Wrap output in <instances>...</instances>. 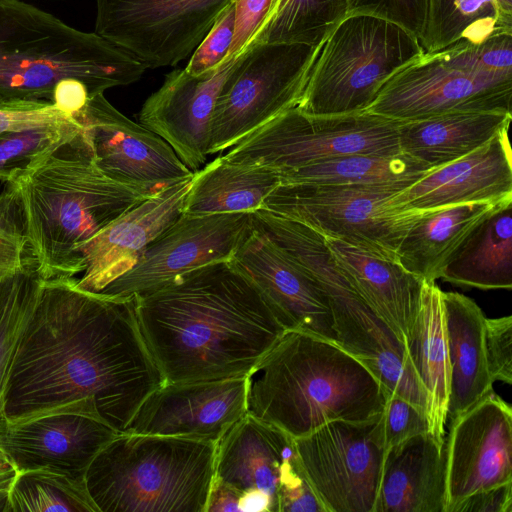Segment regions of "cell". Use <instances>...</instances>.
<instances>
[{"mask_svg": "<svg viewBox=\"0 0 512 512\" xmlns=\"http://www.w3.org/2000/svg\"><path fill=\"white\" fill-rule=\"evenodd\" d=\"M75 280H43L8 374L4 418L86 401L123 433L164 381L140 332L134 297L84 291Z\"/></svg>", "mask_w": 512, "mask_h": 512, "instance_id": "cell-1", "label": "cell"}, {"mask_svg": "<svg viewBox=\"0 0 512 512\" xmlns=\"http://www.w3.org/2000/svg\"><path fill=\"white\" fill-rule=\"evenodd\" d=\"M134 307L164 383L246 376L287 331L232 259L136 296Z\"/></svg>", "mask_w": 512, "mask_h": 512, "instance_id": "cell-2", "label": "cell"}, {"mask_svg": "<svg viewBox=\"0 0 512 512\" xmlns=\"http://www.w3.org/2000/svg\"><path fill=\"white\" fill-rule=\"evenodd\" d=\"M43 280L84 271L83 247L117 217L154 195L109 177L82 132L50 150L10 182Z\"/></svg>", "mask_w": 512, "mask_h": 512, "instance_id": "cell-3", "label": "cell"}, {"mask_svg": "<svg viewBox=\"0 0 512 512\" xmlns=\"http://www.w3.org/2000/svg\"><path fill=\"white\" fill-rule=\"evenodd\" d=\"M246 379L247 414L294 439L335 420H372L387 392L339 344L299 330H287Z\"/></svg>", "mask_w": 512, "mask_h": 512, "instance_id": "cell-4", "label": "cell"}, {"mask_svg": "<svg viewBox=\"0 0 512 512\" xmlns=\"http://www.w3.org/2000/svg\"><path fill=\"white\" fill-rule=\"evenodd\" d=\"M146 68L95 32L69 26L20 0H0V106L50 101L56 84L82 81L90 94L126 86Z\"/></svg>", "mask_w": 512, "mask_h": 512, "instance_id": "cell-5", "label": "cell"}, {"mask_svg": "<svg viewBox=\"0 0 512 512\" xmlns=\"http://www.w3.org/2000/svg\"><path fill=\"white\" fill-rule=\"evenodd\" d=\"M217 443L119 433L95 456L85 486L97 512H205Z\"/></svg>", "mask_w": 512, "mask_h": 512, "instance_id": "cell-6", "label": "cell"}, {"mask_svg": "<svg viewBox=\"0 0 512 512\" xmlns=\"http://www.w3.org/2000/svg\"><path fill=\"white\" fill-rule=\"evenodd\" d=\"M423 53L404 27L349 13L320 43L297 108L311 115L364 112L386 81Z\"/></svg>", "mask_w": 512, "mask_h": 512, "instance_id": "cell-7", "label": "cell"}, {"mask_svg": "<svg viewBox=\"0 0 512 512\" xmlns=\"http://www.w3.org/2000/svg\"><path fill=\"white\" fill-rule=\"evenodd\" d=\"M512 74L489 70L479 44L423 53L382 86L364 112L409 120L458 111L511 112Z\"/></svg>", "mask_w": 512, "mask_h": 512, "instance_id": "cell-8", "label": "cell"}, {"mask_svg": "<svg viewBox=\"0 0 512 512\" xmlns=\"http://www.w3.org/2000/svg\"><path fill=\"white\" fill-rule=\"evenodd\" d=\"M386 186L280 183L262 208L305 224L374 256L397 261L411 226L427 210H403Z\"/></svg>", "mask_w": 512, "mask_h": 512, "instance_id": "cell-9", "label": "cell"}, {"mask_svg": "<svg viewBox=\"0 0 512 512\" xmlns=\"http://www.w3.org/2000/svg\"><path fill=\"white\" fill-rule=\"evenodd\" d=\"M398 122L368 112L311 115L294 107L247 135L222 158L283 173L350 154H395L401 152Z\"/></svg>", "mask_w": 512, "mask_h": 512, "instance_id": "cell-10", "label": "cell"}, {"mask_svg": "<svg viewBox=\"0 0 512 512\" xmlns=\"http://www.w3.org/2000/svg\"><path fill=\"white\" fill-rule=\"evenodd\" d=\"M319 45L261 43L240 55L216 101L208 155L297 107Z\"/></svg>", "mask_w": 512, "mask_h": 512, "instance_id": "cell-11", "label": "cell"}, {"mask_svg": "<svg viewBox=\"0 0 512 512\" xmlns=\"http://www.w3.org/2000/svg\"><path fill=\"white\" fill-rule=\"evenodd\" d=\"M214 479L267 497L272 512H326L302 469L295 439L245 414L218 441Z\"/></svg>", "mask_w": 512, "mask_h": 512, "instance_id": "cell-12", "label": "cell"}, {"mask_svg": "<svg viewBox=\"0 0 512 512\" xmlns=\"http://www.w3.org/2000/svg\"><path fill=\"white\" fill-rule=\"evenodd\" d=\"M380 415L331 421L295 439L304 474L326 512H373L385 455Z\"/></svg>", "mask_w": 512, "mask_h": 512, "instance_id": "cell-13", "label": "cell"}, {"mask_svg": "<svg viewBox=\"0 0 512 512\" xmlns=\"http://www.w3.org/2000/svg\"><path fill=\"white\" fill-rule=\"evenodd\" d=\"M94 32L146 69L175 66L232 0H95Z\"/></svg>", "mask_w": 512, "mask_h": 512, "instance_id": "cell-14", "label": "cell"}, {"mask_svg": "<svg viewBox=\"0 0 512 512\" xmlns=\"http://www.w3.org/2000/svg\"><path fill=\"white\" fill-rule=\"evenodd\" d=\"M253 230L252 213L183 214L101 294L133 298L209 263L232 259Z\"/></svg>", "mask_w": 512, "mask_h": 512, "instance_id": "cell-15", "label": "cell"}, {"mask_svg": "<svg viewBox=\"0 0 512 512\" xmlns=\"http://www.w3.org/2000/svg\"><path fill=\"white\" fill-rule=\"evenodd\" d=\"M74 117L97 165L116 181L156 194L194 175L164 139L121 113L102 92L91 94Z\"/></svg>", "mask_w": 512, "mask_h": 512, "instance_id": "cell-16", "label": "cell"}, {"mask_svg": "<svg viewBox=\"0 0 512 512\" xmlns=\"http://www.w3.org/2000/svg\"><path fill=\"white\" fill-rule=\"evenodd\" d=\"M119 433L91 404L76 401L0 426V448L18 472L48 469L85 481L99 451Z\"/></svg>", "mask_w": 512, "mask_h": 512, "instance_id": "cell-17", "label": "cell"}, {"mask_svg": "<svg viewBox=\"0 0 512 512\" xmlns=\"http://www.w3.org/2000/svg\"><path fill=\"white\" fill-rule=\"evenodd\" d=\"M445 507L512 482V407L492 392L449 423L444 444Z\"/></svg>", "mask_w": 512, "mask_h": 512, "instance_id": "cell-18", "label": "cell"}, {"mask_svg": "<svg viewBox=\"0 0 512 512\" xmlns=\"http://www.w3.org/2000/svg\"><path fill=\"white\" fill-rule=\"evenodd\" d=\"M246 391V376L163 383L144 400L124 432L218 443L247 413Z\"/></svg>", "mask_w": 512, "mask_h": 512, "instance_id": "cell-19", "label": "cell"}, {"mask_svg": "<svg viewBox=\"0 0 512 512\" xmlns=\"http://www.w3.org/2000/svg\"><path fill=\"white\" fill-rule=\"evenodd\" d=\"M238 58L200 76L172 70L138 113L139 123L164 139L192 172L206 161L216 101Z\"/></svg>", "mask_w": 512, "mask_h": 512, "instance_id": "cell-20", "label": "cell"}, {"mask_svg": "<svg viewBox=\"0 0 512 512\" xmlns=\"http://www.w3.org/2000/svg\"><path fill=\"white\" fill-rule=\"evenodd\" d=\"M287 330L336 342L327 295L316 280L254 226L232 257Z\"/></svg>", "mask_w": 512, "mask_h": 512, "instance_id": "cell-21", "label": "cell"}, {"mask_svg": "<svg viewBox=\"0 0 512 512\" xmlns=\"http://www.w3.org/2000/svg\"><path fill=\"white\" fill-rule=\"evenodd\" d=\"M192 178L148 197L88 240L83 247L85 268L76 286L99 293L128 272L148 245L182 215Z\"/></svg>", "mask_w": 512, "mask_h": 512, "instance_id": "cell-22", "label": "cell"}, {"mask_svg": "<svg viewBox=\"0 0 512 512\" xmlns=\"http://www.w3.org/2000/svg\"><path fill=\"white\" fill-rule=\"evenodd\" d=\"M504 129L486 144L431 170L402 190L395 202L403 210H433L450 205L512 200V159Z\"/></svg>", "mask_w": 512, "mask_h": 512, "instance_id": "cell-23", "label": "cell"}, {"mask_svg": "<svg viewBox=\"0 0 512 512\" xmlns=\"http://www.w3.org/2000/svg\"><path fill=\"white\" fill-rule=\"evenodd\" d=\"M324 237L332 258L352 286L406 347L420 308L424 281L397 261Z\"/></svg>", "mask_w": 512, "mask_h": 512, "instance_id": "cell-24", "label": "cell"}, {"mask_svg": "<svg viewBox=\"0 0 512 512\" xmlns=\"http://www.w3.org/2000/svg\"><path fill=\"white\" fill-rule=\"evenodd\" d=\"M444 445L429 432L385 451L373 512H444Z\"/></svg>", "mask_w": 512, "mask_h": 512, "instance_id": "cell-25", "label": "cell"}, {"mask_svg": "<svg viewBox=\"0 0 512 512\" xmlns=\"http://www.w3.org/2000/svg\"><path fill=\"white\" fill-rule=\"evenodd\" d=\"M451 367L449 423L493 392L485 351V316L471 298L443 292Z\"/></svg>", "mask_w": 512, "mask_h": 512, "instance_id": "cell-26", "label": "cell"}, {"mask_svg": "<svg viewBox=\"0 0 512 512\" xmlns=\"http://www.w3.org/2000/svg\"><path fill=\"white\" fill-rule=\"evenodd\" d=\"M511 119L507 112L458 111L399 120V148L436 169L486 144L509 128Z\"/></svg>", "mask_w": 512, "mask_h": 512, "instance_id": "cell-27", "label": "cell"}, {"mask_svg": "<svg viewBox=\"0 0 512 512\" xmlns=\"http://www.w3.org/2000/svg\"><path fill=\"white\" fill-rule=\"evenodd\" d=\"M510 203L474 202L427 210L401 241L397 262L424 282H435L477 226Z\"/></svg>", "mask_w": 512, "mask_h": 512, "instance_id": "cell-28", "label": "cell"}, {"mask_svg": "<svg viewBox=\"0 0 512 512\" xmlns=\"http://www.w3.org/2000/svg\"><path fill=\"white\" fill-rule=\"evenodd\" d=\"M406 349L427 393L429 433L444 445L451 367L442 290L435 282H424L420 308Z\"/></svg>", "mask_w": 512, "mask_h": 512, "instance_id": "cell-29", "label": "cell"}, {"mask_svg": "<svg viewBox=\"0 0 512 512\" xmlns=\"http://www.w3.org/2000/svg\"><path fill=\"white\" fill-rule=\"evenodd\" d=\"M281 183L267 166L230 162L219 156L194 172L183 214L253 213Z\"/></svg>", "mask_w": 512, "mask_h": 512, "instance_id": "cell-30", "label": "cell"}, {"mask_svg": "<svg viewBox=\"0 0 512 512\" xmlns=\"http://www.w3.org/2000/svg\"><path fill=\"white\" fill-rule=\"evenodd\" d=\"M512 203L485 219L469 235L441 278L459 287L512 288Z\"/></svg>", "mask_w": 512, "mask_h": 512, "instance_id": "cell-31", "label": "cell"}, {"mask_svg": "<svg viewBox=\"0 0 512 512\" xmlns=\"http://www.w3.org/2000/svg\"><path fill=\"white\" fill-rule=\"evenodd\" d=\"M512 33V0H428L424 53Z\"/></svg>", "mask_w": 512, "mask_h": 512, "instance_id": "cell-32", "label": "cell"}, {"mask_svg": "<svg viewBox=\"0 0 512 512\" xmlns=\"http://www.w3.org/2000/svg\"><path fill=\"white\" fill-rule=\"evenodd\" d=\"M433 169L402 152L356 153L280 174L281 183L386 186L405 189Z\"/></svg>", "mask_w": 512, "mask_h": 512, "instance_id": "cell-33", "label": "cell"}, {"mask_svg": "<svg viewBox=\"0 0 512 512\" xmlns=\"http://www.w3.org/2000/svg\"><path fill=\"white\" fill-rule=\"evenodd\" d=\"M348 13V0H275L249 47L261 43L318 46Z\"/></svg>", "mask_w": 512, "mask_h": 512, "instance_id": "cell-34", "label": "cell"}, {"mask_svg": "<svg viewBox=\"0 0 512 512\" xmlns=\"http://www.w3.org/2000/svg\"><path fill=\"white\" fill-rule=\"evenodd\" d=\"M9 501L11 512H97L85 481L48 469L18 472Z\"/></svg>", "mask_w": 512, "mask_h": 512, "instance_id": "cell-35", "label": "cell"}, {"mask_svg": "<svg viewBox=\"0 0 512 512\" xmlns=\"http://www.w3.org/2000/svg\"><path fill=\"white\" fill-rule=\"evenodd\" d=\"M42 283L36 262L0 281V426L5 420L4 391L10 367Z\"/></svg>", "mask_w": 512, "mask_h": 512, "instance_id": "cell-36", "label": "cell"}, {"mask_svg": "<svg viewBox=\"0 0 512 512\" xmlns=\"http://www.w3.org/2000/svg\"><path fill=\"white\" fill-rule=\"evenodd\" d=\"M81 132V124H74L0 133V181L10 182L36 158Z\"/></svg>", "mask_w": 512, "mask_h": 512, "instance_id": "cell-37", "label": "cell"}, {"mask_svg": "<svg viewBox=\"0 0 512 512\" xmlns=\"http://www.w3.org/2000/svg\"><path fill=\"white\" fill-rule=\"evenodd\" d=\"M34 262L18 194L10 183H6L0 193V278Z\"/></svg>", "mask_w": 512, "mask_h": 512, "instance_id": "cell-38", "label": "cell"}, {"mask_svg": "<svg viewBox=\"0 0 512 512\" xmlns=\"http://www.w3.org/2000/svg\"><path fill=\"white\" fill-rule=\"evenodd\" d=\"M385 451L416 435L429 432L427 414L401 396L386 392L380 415Z\"/></svg>", "mask_w": 512, "mask_h": 512, "instance_id": "cell-39", "label": "cell"}, {"mask_svg": "<svg viewBox=\"0 0 512 512\" xmlns=\"http://www.w3.org/2000/svg\"><path fill=\"white\" fill-rule=\"evenodd\" d=\"M234 31L233 0L224 8L192 53L185 70L200 76L217 70L226 62Z\"/></svg>", "mask_w": 512, "mask_h": 512, "instance_id": "cell-40", "label": "cell"}, {"mask_svg": "<svg viewBox=\"0 0 512 512\" xmlns=\"http://www.w3.org/2000/svg\"><path fill=\"white\" fill-rule=\"evenodd\" d=\"M80 124L50 101L19 102L0 106V133Z\"/></svg>", "mask_w": 512, "mask_h": 512, "instance_id": "cell-41", "label": "cell"}, {"mask_svg": "<svg viewBox=\"0 0 512 512\" xmlns=\"http://www.w3.org/2000/svg\"><path fill=\"white\" fill-rule=\"evenodd\" d=\"M349 13H366L388 19L421 40L428 11V0H348ZM348 13V14H349Z\"/></svg>", "mask_w": 512, "mask_h": 512, "instance_id": "cell-42", "label": "cell"}, {"mask_svg": "<svg viewBox=\"0 0 512 512\" xmlns=\"http://www.w3.org/2000/svg\"><path fill=\"white\" fill-rule=\"evenodd\" d=\"M485 351L493 381L512 383V316L485 318Z\"/></svg>", "mask_w": 512, "mask_h": 512, "instance_id": "cell-43", "label": "cell"}, {"mask_svg": "<svg viewBox=\"0 0 512 512\" xmlns=\"http://www.w3.org/2000/svg\"><path fill=\"white\" fill-rule=\"evenodd\" d=\"M274 2L275 0H233L234 31L226 61L238 58L247 50L265 23Z\"/></svg>", "mask_w": 512, "mask_h": 512, "instance_id": "cell-44", "label": "cell"}, {"mask_svg": "<svg viewBox=\"0 0 512 512\" xmlns=\"http://www.w3.org/2000/svg\"><path fill=\"white\" fill-rule=\"evenodd\" d=\"M450 512H512V482L477 491Z\"/></svg>", "mask_w": 512, "mask_h": 512, "instance_id": "cell-45", "label": "cell"}, {"mask_svg": "<svg viewBox=\"0 0 512 512\" xmlns=\"http://www.w3.org/2000/svg\"><path fill=\"white\" fill-rule=\"evenodd\" d=\"M90 95L88 87L82 81L66 78L54 87L51 103L60 111L74 117L85 107Z\"/></svg>", "mask_w": 512, "mask_h": 512, "instance_id": "cell-46", "label": "cell"}, {"mask_svg": "<svg viewBox=\"0 0 512 512\" xmlns=\"http://www.w3.org/2000/svg\"><path fill=\"white\" fill-rule=\"evenodd\" d=\"M240 495L217 479L209 492L205 512H239Z\"/></svg>", "mask_w": 512, "mask_h": 512, "instance_id": "cell-47", "label": "cell"}, {"mask_svg": "<svg viewBox=\"0 0 512 512\" xmlns=\"http://www.w3.org/2000/svg\"><path fill=\"white\" fill-rule=\"evenodd\" d=\"M17 474L16 467L0 448V490H9Z\"/></svg>", "mask_w": 512, "mask_h": 512, "instance_id": "cell-48", "label": "cell"}, {"mask_svg": "<svg viewBox=\"0 0 512 512\" xmlns=\"http://www.w3.org/2000/svg\"><path fill=\"white\" fill-rule=\"evenodd\" d=\"M0 512H11L9 490H0Z\"/></svg>", "mask_w": 512, "mask_h": 512, "instance_id": "cell-49", "label": "cell"}, {"mask_svg": "<svg viewBox=\"0 0 512 512\" xmlns=\"http://www.w3.org/2000/svg\"><path fill=\"white\" fill-rule=\"evenodd\" d=\"M4 278V277H3ZM2 278H0V281H1Z\"/></svg>", "mask_w": 512, "mask_h": 512, "instance_id": "cell-50", "label": "cell"}]
</instances>
